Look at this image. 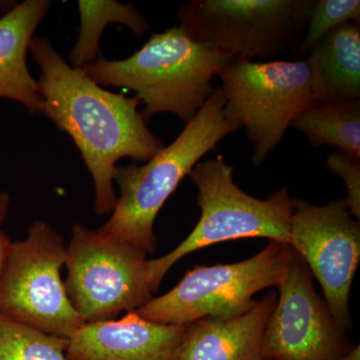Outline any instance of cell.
I'll use <instances>...</instances> for the list:
<instances>
[{"instance_id": "obj_4", "label": "cell", "mask_w": 360, "mask_h": 360, "mask_svg": "<svg viewBox=\"0 0 360 360\" xmlns=\"http://www.w3.org/2000/svg\"><path fill=\"white\" fill-rule=\"evenodd\" d=\"M233 167L217 155L198 162L189 172L198 188L200 219L176 248L165 257L148 260V281L153 292L179 259L206 246L257 238L288 245L293 198L288 188L279 189L266 200H258L233 181Z\"/></svg>"}, {"instance_id": "obj_17", "label": "cell", "mask_w": 360, "mask_h": 360, "mask_svg": "<svg viewBox=\"0 0 360 360\" xmlns=\"http://www.w3.org/2000/svg\"><path fill=\"white\" fill-rule=\"evenodd\" d=\"M80 13V32L77 44L71 49V66L84 68L99 58V39L104 27L110 23L127 26L137 37L148 32V21L132 4H122L115 0L78 1Z\"/></svg>"}, {"instance_id": "obj_8", "label": "cell", "mask_w": 360, "mask_h": 360, "mask_svg": "<svg viewBox=\"0 0 360 360\" xmlns=\"http://www.w3.org/2000/svg\"><path fill=\"white\" fill-rule=\"evenodd\" d=\"M66 246L45 221L11 245L0 281V314L49 335L70 338L85 323L71 304L60 271Z\"/></svg>"}, {"instance_id": "obj_19", "label": "cell", "mask_w": 360, "mask_h": 360, "mask_svg": "<svg viewBox=\"0 0 360 360\" xmlns=\"http://www.w3.org/2000/svg\"><path fill=\"white\" fill-rule=\"evenodd\" d=\"M352 21L359 25V0H314L307 30L296 49L295 58H302L307 56L331 30Z\"/></svg>"}, {"instance_id": "obj_6", "label": "cell", "mask_w": 360, "mask_h": 360, "mask_svg": "<svg viewBox=\"0 0 360 360\" xmlns=\"http://www.w3.org/2000/svg\"><path fill=\"white\" fill-rule=\"evenodd\" d=\"M291 255L288 245L270 240L255 257L231 264L196 265L165 295L135 310L148 321L187 326L198 319H234L250 311L255 295L277 286Z\"/></svg>"}, {"instance_id": "obj_1", "label": "cell", "mask_w": 360, "mask_h": 360, "mask_svg": "<svg viewBox=\"0 0 360 360\" xmlns=\"http://www.w3.org/2000/svg\"><path fill=\"white\" fill-rule=\"evenodd\" d=\"M30 51L39 66L44 112L79 149L94 179V210L108 214L117 201L113 187L117 161H148L165 148L162 141L137 110L136 97L103 89L82 68L68 65L45 37H33Z\"/></svg>"}, {"instance_id": "obj_2", "label": "cell", "mask_w": 360, "mask_h": 360, "mask_svg": "<svg viewBox=\"0 0 360 360\" xmlns=\"http://www.w3.org/2000/svg\"><path fill=\"white\" fill-rule=\"evenodd\" d=\"M225 104L224 92L217 87L179 136L146 165L116 167L113 181L120 195L110 219L96 231L155 255L158 238L153 226L161 207L206 153L240 129L227 115Z\"/></svg>"}, {"instance_id": "obj_20", "label": "cell", "mask_w": 360, "mask_h": 360, "mask_svg": "<svg viewBox=\"0 0 360 360\" xmlns=\"http://www.w3.org/2000/svg\"><path fill=\"white\" fill-rule=\"evenodd\" d=\"M326 167L343 180L347 189V208L350 214L360 217V161L352 160L340 151H333L326 158Z\"/></svg>"}, {"instance_id": "obj_18", "label": "cell", "mask_w": 360, "mask_h": 360, "mask_svg": "<svg viewBox=\"0 0 360 360\" xmlns=\"http://www.w3.org/2000/svg\"><path fill=\"white\" fill-rule=\"evenodd\" d=\"M68 343L0 314V360H68Z\"/></svg>"}, {"instance_id": "obj_24", "label": "cell", "mask_w": 360, "mask_h": 360, "mask_svg": "<svg viewBox=\"0 0 360 360\" xmlns=\"http://www.w3.org/2000/svg\"><path fill=\"white\" fill-rule=\"evenodd\" d=\"M264 360H271V359H264Z\"/></svg>"}, {"instance_id": "obj_22", "label": "cell", "mask_w": 360, "mask_h": 360, "mask_svg": "<svg viewBox=\"0 0 360 360\" xmlns=\"http://www.w3.org/2000/svg\"><path fill=\"white\" fill-rule=\"evenodd\" d=\"M11 206V196L7 193H0V226L4 224Z\"/></svg>"}, {"instance_id": "obj_12", "label": "cell", "mask_w": 360, "mask_h": 360, "mask_svg": "<svg viewBox=\"0 0 360 360\" xmlns=\"http://www.w3.org/2000/svg\"><path fill=\"white\" fill-rule=\"evenodd\" d=\"M186 326L143 319L135 310L120 319L85 322L68 338V360H175Z\"/></svg>"}, {"instance_id": "obj_15", "label": "cell", "mask_w": 360, "mask_h": 360, "mask_svg": "<svg viewBox=\"0 0 360 360\" xmlns=\"http://www.w3.org/2000/svg\"><path fill=\"white\" fill-rule=\"evenodd\" d=\"M307 63L319 103L359 99V23H345L331 30L309 51Z\"/></svg>"}, {"instance_id": "obj_23", "label": "cell", "mask_w": 360, "mask_h": 360, "mask_svg": "<svg viewBox=\"0 0 360 360\" xmlns=\"http://www.w3.org/2000/svg\"><path fill=\"white\" fill-rule=\"evenodd\" d=\"M336 360H360V349L359 345L354 347V349L345 352V354L341 355Z\"/></svg>"}, {"instance_id": "obj_21", "label": "cell", "mask_w": 360, "mask_h": 360, "mask_svg": "<svg viewBox=\"0 0 360 360\" xmlns=\"http://www.w3.org/2000/svg\"><path fill=\"white\" fill-rule=\"evenodd\" d=\"M11 245H13V243H11V239L0 229V281H1L4 267H6Z\"/></svg>"}, {"instance_id": "obj_10", "label": "cell", "mask_w": 360, "mask_h": 360, "mask_svg": "<svg viewBox=\"0 0 360 360\" xmlns=\"http://www.w3.org/2000/svg\"><path fill=\"white\" fill-rule=\"evenodd\" d=\"M288 245L321 284L338 328H352L349 295L360 259V224L345 198L314 205L293 198Z\"/></svg>"}, {"instance_id": "obj_14", "label": "cell", "mask_w": 360, "mask_h": 360, "mask_svg": "<svg viewBox=\"0 0 360 360\" xmlns=\"http://www.w3.org/2000/svg\"><path fill=\"white\" fill-rule=\"evenodd\" d=\"M49 7V0H25L0 18V98L20 103L30 113L44 111V103L26 56Z\"/></svg>"}, {"instance_id": "obj_5", "label": "cell", "mask_w": 360, "mask_h": 360, "mask_svg": "<svg viewBox=\"0 0 360 360\" xmlns=\"http://www.w3.org/2000/svg\"><path fill=\"white\" fill-rule=\"evenodd\" d=\"M314 0H193L180 6L179 27L236 60L276 58L297 49Z\"/></svg>"}, {"instance_id": "obj_16", "label": "cell", "mask_w": 360, "mask_h": 360, "mask_svg": "<svg viewBox=\"0 0 360 360\" xmlns=\"http://www.w3.org/2000/svg\"><path fill=\"white\" fill-rule=\"evenodd\" d=\"M290 127L305 135L315 148L333 146L360 161V99L314 104L296 116Z\"/></svg>"}, {"instance_id": "obj_7", "label": "cell", "mask_w": 360, "mask_h": 360, "mask_svg": "<svg viewBox=\"0 0 360 360\" xmlns=\"http://www.w3.org/2000/svg\"><path fill=\"white\" fill-rule=\"evenodd\" d=\"M219 77L227 115L253 144V167L266 160L296 116L319 103L307 60H238Z\"/></svg>"}, {"instance_id": "obj_11", "label": "cell", "mask_w": 360, "mask_h": 360, "mask_svg": "<svg viewBox=\"0 0 360 360\" xmlns=\"http://www.w3.org/2000/svg\"><path fill=\"white\" fill-rule=\"evenodd\" d=\"M277 288L279 297L262 338V360H336L348 352L345 333L315 291L309 267L292 248Z\"/></svg>"}, {"instance_id": "obj_9", "label": "cell", "mask_w": 360, "mask_h": 360, "mask_svg": "<svg viewBox=\"0 0 360 360\" xmlns=\"http://www.w3.org/2000/svg\"><path fill=\"white\" fill-rule=\"evenodd\" d=\"M148 253L75 224L66 248L65 290L84 322L112 319L153 298Z\"/></svg>"}, {"instance_id": "obj_13", "label": "cell", "mask_w": 360, "mask_h": 360, "mask_svg": "<svg viewBox=\"0 0 360 360\" xmlns=\"http://www.w3.org/2000/svg\"><path fill=\"white\" fill-rule=\"evenodd\" d=\"M276 300L270 292L240 316L205 317L187 324L175 360H262V338Z\"/></svg>"}, {"instance_id": "obj_3", "label": "cell", "mask_w": 360, "mask_h": 360, "mask_svg": "<svg viewBox=\"0 0 360 360\" xmlns=\"http://www.w3.org/2000/svg\"><path fill=\"white\" fill-rule=\"evenodd\" d=\"M234 61L191 39L179 25L153 33L134 56L122 60L99 56L82 70L98 85L134 90L144 104L141 115L169 112L188 122L213 90L212 80Z\"/></svg>"}]
</instances>
